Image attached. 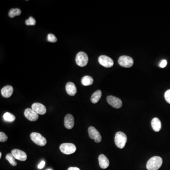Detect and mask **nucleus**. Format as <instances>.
<instances>
[{"mask_svg":"<svg viewBox=\"0 0 170 170\" xmlns=\"http://www.w3.org/2000/svg\"><path fill=\"white\" fill-rule=\"evenodd\" d=\"M24 115L26 118L32 122L37 121L39 117L38 114L31 108H27L25 110Z\"/></svg>","mask_w":170,"mask_h":170,"instance_id":"9b49d317","label":"nucleus"},{"mask_svg":"<svg viewBox=\"0 0 170 170\" xmlns=\"http://www.w3.org/2000/svg\"><path fill=\"white\" fill-rule=\"evenodd\" d=\"M65 88H66L67 94L69 95L70 96H74L76 94L77 91V88L75 85L72 82H68L66 84Z\"/></svg>","mask_w":170,"mask_h":170,"instance_id":"4468645a","label":"nucleus"},{"mask_svg":"<svg viewBox=\"0 0 170 170\" xmlns=\"http://www.w3.org/2000/svg\"><path fill=\"white\" fill-rule=\"evenodd\" d=\"M107 102L111 106L114 108L119 109L122 106V100L119 98L113 95H109L107 98Z\"/></svg>","mask_w":170,"mask_h":170,"instance_id":"6e6552de","label":"nucleus"},{"mask_svg":"<svg viewBox=\"0 0 170 170\" xmlns=\"http://www.w3.org/2000/svg\"><path fill=\"white\" fill-rule=\"evenodd\" d=\"M32 109L38 114L43 115L46 112V106L42 103H35L32 105Z\"/></svg>","mask_w":170,"mask_h":170,"instance_id":"f8f14e48","label":"nucleus"},{"mask_svg":"<svg viewBox=\"0 0 170 170\" xmlns=\"http://www.w3.org/2000/svg\"><path fill=\"white\" fill-rule=\"evenodd\" d=\"M76 62L77 64L80 67H84L88 63V56L83 52H79L76 57Z\"/></svg>","mask_w":170,"mask_h":170,"instance_id":"7ed1b4c3","label":"nucleus"},{"mask_svg":"<svg viewBox=\"0 0 170 170\" xmlns=\"http://www.w3.org/2000/svg\"><path fill=\"white\" fill-rule=\"evenodd\" d=\"M88 135L89 137L92 140H94L96 143H100L102 141V137L97 129L93 126L88 128Z\"/></svg>","mask_w":170,"mask_h":170,"instance_id":"0eeeda50","label":"nucleus"},{"mask_svg":"<svg viewBox=\"0 0 170 170\" xmlns=\"http://www.w3.org/2000/svg\"><path fill=\"white\" fill-rule=\"evenodd\" d=\"M8 140V137L4 133L1 132H0V142H5Z\"/></svg>","mask_w":170,"mask_h":170,"instance_id":"393cba45","label":"nucleus"},{"mask_svg":"<svg viewBox=\"0 0 170 170\" xmlns=\"http://www.w3.org/2000/svg\"><path fill=\"white\" fill-rule=\"evenodd\" d=\"M102 96V92L100 90H98L93 93L91 97V101L93 103H96L99 101Z\"/></svg>","mask_w":170,"mask_h":170,"instance_id":"a211bd4d","label":"nucleus"},{"mask_svg":"<svg viewBox=\"0 0 170 170\" xmlns=\"http://www.w3.org/2000/svg\"><path fill=\"white\" fill-rule=\"evenodd\" d=\"M60 149L63 154L70 155L76 151V147L72 143H63L60 145Z\"/></svg>","mask_w":170,"mask_h":170,"instance_id":"20e7f679","label":"nucleus"},{"mask_svg":"<svg viewBox=\"0 0 170 170\" xmlns=\"http://www.w3.org/2000/svg\"><path fill=\"white\" fill-rule=\"evenodd\" d=\"M6 159L9 161L10 164L12 166H16L17 165V163L15 161V158H14L13 155H12V153H9L7 154L6 156Z\"/></svg>","mask_w":170,"mask_h":170,"instance_id":"4be33fe9","label":"nucleus"},{"mask_svg":"<svg viewBox=\"0 0 170 170\" xmlns=\"http://www.w3.org/2000/svg\"><path fill=\"white\" fill-rule=\"evenodd\" d=\"M163 163V159L159 156H155L151 157L147 163V168L148 170H158Z\"/></svg>","mask_w":170,"mask_h":170,"instance_id":"f257e3e1","label":"nucleus"},{"mask_svg":"<svg viewBox=\"0 0 170 170\" xmlns=\"http://www.w3.org/2000/svg\"><path fill=\"white\" fill-rule=\"evenodd\" d=\"M51 170V169H48V170Z\"/></svg>","mask_w":170,"mask_h":170,"instance_id":"7c9ffc66","label":"nucleus"},{"mask_svg":"<svg viewBox=\"0 0 170 170\" xmlns=\"http://www.w3.org/2000/svg\"><path fill=\"white\" fill-rule=\"evenodd\" d=\"M167 62L166 60H163L160 63L159 66L162 68H165L166 66Z\"/></svg>","mask_w":170,"mask_h":170,"instance_id":"bb28decb","label":"nucleus"},{"mask_svg":"<svg viewBox=\"0 0 170 170\" xmlns=\"http://www.w3.org/2000/svg\"><path fill=\"white\" fill-rule=\"evenodd\" d=\"M3 118L5 121L8 122H13L16 119L15 116L12 114L8 113V112H7L4 114Z\"/></svg>","mask_w":170,"mask_h":170,"instance_id":"412c9836","label":"nucleus"},{"mask_svg":"<svg viewBox=\"0 0 170 170\" xmlns=\"http://www.w3.org/2000/svg\"><path fill=\"white\" fill-rule=\"evenodd\" d=\"M98 61L101 65L106 68H110L114 64L112 59L106 55H101L99 57Z\"/></svg>","mask_w":170,"mask_h":170,"instance_id":"1a4fd4ad","label":"nucleus"},{"mask_svg":"<svg viewBox=\"0 0 170 170\" xmlns=\"http://www.w3.org/2000/svg\"><path fill=\"white\" fill-rule=\"evenodd\" d=\"M12 154L15 158L20 161H25L27 159V155L26 153L20 149H13L12 151Z\"/></svg>","mask_w":170,"mask_h":170,"instance_id":"9d476101","label":"nucleus"},{"mask_svg":"<svg viewBox=\"0 0 170 170\" xmlns=\"http://www.w3.org/2000/svg\"><path fill=\"white\" fill-rule=\"evenodd\" d=\"M30 138L34 143L41 147L46 145L47 142L45 137L38 133H32L30 135Z\"/></svg>","mask_w":170,"mask_h":170,"instance_id":"39448f33","label":"nucleus"},{"mask_svg":"<svg viewBox=\"0 0 170 170\" xmlns=\"http://www.w3.org/2000/svg\"><path fill=\"white\" fill-rule=\"evenodd\" d=\"M25 23L27 26H35L36 24V21L32 17H30L29 19L26 20Z\"/></svg>","mask_w":170,"mask_h":170,"instance_id":"5701e85b","label":"nucleus"},{"mask_svg":"<svg viewBox=\"0 0 170 170\" xmlns=\"http://www.w3.org/2000/svg\"><path fill=\"white\" fill-rule=\"evenodd\" d=\"M164 98L166 102L170 104V89L166 92L164 94Z\"/></svg>","mask_w":170,"mask_h":170,"instance_id":"a878e982","label":"nucleus"},{"mask_svg":"<svg viewBox=\"0 0 170 170\" xmlns=\"http://www.w3.org/2000/svg\"><path fill=\"white\" fill-rule=\"evenodd\" d=\"M21 13V9H12L9 12V16L10 18H13L16 16L20 15Z\"/></svg>","mask_w":170,"mask_h":170,"instance_id":"aec40b11","label":"nucleus"},{"mask_svg":"<svg viewBox=\"0 0 170 170\" xmlns=\"http://www.w3.org/2000/svg\"><path fill=\"white\" fill-rule=\"evenodd\" d=\"M47 41L50 42L55 43L57 41V39L54 34H49L47 35Z\"/></svg>","mask_w":170,"mask_h":170,"instance_id":"b1692460","label":"nucleus"},{"mask_svg":"<svg viewBox=\"0 0 170 170\" xmlns=\"http://www.w3.org/2000/svg\"><path fill=\"white\" fill-rule=\"evenodd\" d=\"M118 63L122 67L130 68L133 65L134 61L132 57L123 55L119 58Z\"/></svg>","mask_w":170,"mask_h":170,"instance_id":"423d86ee","label":"nucleus"},{"mask_svg":"<svg viewBox=\"0 0 170 170\" xmlns=\"http://www.w3.org/2000/svg\"><path fill=\"white\" fill-rule=\"evenodd\" d=\"M45 166V162L44 161H41V163H40L39 164L38 166V169H42Z\"/></svg>","mask_w":170,"mask_h":170,"instance_id":"cd10ccee","label":"nucleus"},{"mask_svg":"<svg viewBox=\"0 0 170 170\" xmlns=\"http://www.w3.org/2000/svg\"><path fill=\"white\" fill-rule=\"evenodd\" d=\"M94 80L89 76H85L81 79V83L85 86H90L93 84Z\"/></svg>","mask_w":170,"mask_h":170,"instance_id":"6ab92c4d","label":"nucleus"},{"mask_svg":"<svg viewBox=\"0 0 170 170\" xmlns=\"http://www.w3.org/2000/svg\"><path fill=\"white\" fill-rule=\"evenodd\" d=\"M98 161L99 166L102 169H106L109 166V160L105 155H100L98 157Z\"/></svg>","mask_w":170,"mask_h":170,"instance_id":"2eb2a0df","label":"nucleus"},{"mask_svg":"<svg viewBox=\"0 0 170 170\" xmlns=\"http://www.w3.org/2000/svg\"><path fill=\"white\" fill-rule=\"evenodd\" d=\"M127 141V137L124 133L119 132L115 134L114 141L116 146L122 149L124 148Z\"/></svg>","mask_w":170,"mask_h":170,"instance_id":"f03ea898","label":"nucleus"},{"mask_svg":"<svg viewBox=\"0 0 170 170\" xmlns=\"http://www.w3.org/2000/svg\"><path fill=\"white\" fill-rule=\"evenodd\" d=\"M1 155H2V154H1V153L0 152V158H1Z\"/></svg>","mask_w":170,"mask_h":170,"instance_id":"c756f323","label":"nucleus"},{"mask_svg":"<svg viewBox=\"0 0 170 170\" xmlns=\"http://www.w3.org/2000/svg\"><path fill=\"white\" fill-rule=\"evenodd\" d=\"M64 123L65 128L68 129H72L74 125V119L73 116L70 114H68L66 115L64 118Z\"/></svg>","mask_w":170,"mask_h":170,"instance_id":"ddd939ff","label":"nucleus"},{"mask_svg":"<svg viewBox=\"0 0 170 170\" xmlns=\"http://www.w3.org/2000/svg\"><path fill=\"white\" fill-rule=\"evenodd\" d=\"M80 170V169H79V168H77V167H70L69 168H68V170Z\"/></svg>","mask_w":170,"mask_h":170,"instance_id":"c85d7f7f","label":"nucleus"},{"mask_svg":"<svg viewBox=\"0 0 170 170\" xmlns=\"http://www.w3.org/2000/svg\"><path fill=\"white\" fill-rule=\"evenodd\" d=\"M151 126L155 132H159L162 128L161 121L157 118H154L152 120Z\"/></svg>","mask_w":170,"mask_h":170,"instance_id":"f3484780","label":"nucleus"},{"mask_svg":"<svg viewBox=\"0 0 170 170\" xmlns=\"http://www.w3.org/2000/svg\"><path fill=\"white\" fill-rule=\"evenodd\" d=\"M13 93V87L9 85L5 86L1 90V95L5 98H9L11 97Z\"/></svg>","mask_w":170,"mask_h":170,"instance_id":"dca6fc26","label":"nucleus"}]
</instances>
